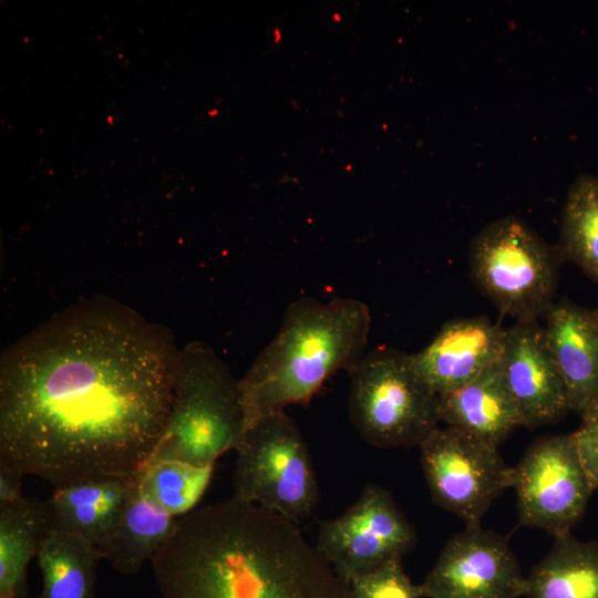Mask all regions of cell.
<instances>
[{"label":"cell","instance_id":"1","mask_svg":"<svg viewBox=\"0 0 598 598\" xmlns=\"http://www.w3.org/2000/svg\"><path fill=\"white\" fill-rule=\"evenodd\" d=\"M181 349L171 331L105 297L12 343L0 362V465L54 488L135 476L165 430Z\"/></svg>","mask_w":598,"mask_h":598},{"label":"cell","instance_id":"2","mask_svg":"<svg viewBox=\"0 0 598 598\" xmlns=\"http://www.w3.org/2000/svg\"><path fill=\"white\" fill-rule=\"evenodd\" d=\"M151 564L163 598H350L297 523L233 497L179 518Z\"/></svg>","mask_w":598,"mask_h":598},{"label":"cell","instance_id":"3","mask_svg":"<svg viewBox=\"0 0 598 598\" xmlns=\"http://www.w3.org/2000/svg\"><path fill=\"white\" fill-rule=\"evenodd\" d=\"M370 323L369 307L354 298L293 300L276 337L238 380L247 429L289 405H307L331 375L349 371L367 352Z\"/></svg>","mask_w":598,"mask_h":598},{"label":"cell","instance_id":"4","mask_svg":"<svg viewBox=\"0 0 598 598\" xmlns=\"http://www.w3.org/2000/svg\"><path fill=\"white\" fill-rule=\"evenodd\" d=\"M247 430L239 383L206 343L179 352L167 423L153 457L216 463L237 450Z\"/></svg>","mask_w":598,"mask_h":598},{"label":"cell","instance_id":"5","mask_svg":"<svg viewBox=\"0 0 598 598\" xmlns=\"http://www.w3.org/2000/svg\"><path fill=\"white\" fill-rule=\"evenodd\" d=\"M348 373L349 417L369 444L419 446L439 426V396L416 371L412 354L378 347Z\"/></svg>","mask_w":598,"mask_h":598},{"label":"cell","instance_id":"6","mask_svg":"<svg viewBox=\"0 0 598 598\" xmlns=\"http://www.w3.org/2000/svg\"><path fill=\"white\" fill-rule=\"evenodd\" d=\"M470 269L474 282L503 313L537 319L554 303L557 248L517 217L486 225L472 240Z\"/></svg>","mask_w":598,"mask_h":598},{"label":"cell","instance_id":"7","mask_svg":"<svg viewBox=\"0 0 598 598\" xmlns=\"http://www.w3.org/2000/svg\"><path fill=\"white\" fill-rule=\"evenodd\" d=\"M236 452L235 499L297 524L311 515L319 499L315 467L298 424L285 410L249 426Z\"/></svg>","mask_w":598,"mask_h":598},{"label":"cell","instance_id":"8","mask_svg":"<svg viewBox=\"0 0 598 598\" xmlns=\"http://www.w3.org/2000/svg\"><path fill=\"white\" fill-rule=\"evenodd\" d=\"M419 447L433 501L466 526L480 525L493 502L512 486V467L497 447L457 430L437 426Z\"/></svg>","mask_w":598,"mask_h":598},{"label":"cell","instance_id":"9","mask_svg":"<svg viewBox=\"0 0 598 598\" xmlns=\"http://www.w3.org/2000/svg\"><path fill=\"white\" fill-rule=\"evenodd\" d=\"M519 523L555 538L570 534L594 492L571 434L537 440L512 467Z\"/></svg>","mask_w":598,"mask_h":598},{"label":"cell","instance_id":"10","mask_svg":"<svg viewBox=\"0 0 598 598\" xmlns=\"http://www.w3.org/2000/svg\"><path fill=\"white\" fill-rule=\"evenodd\" d=\"M416 540L413 526L392 495L368 484L340 516L319 525L316 547L338 576L349 582L394 558H402Z\"/></svg>","mask_w":598,"mask_h":598},{"label":"cell","instance_id":"11","mask_svg":"<svg viewBox=\"0 0 598 598\" xmlns=\"http://www.w3.org/2000/svg\"><path fill=\"white\" fill-rule=\"evenodd\" d=\"M419 589L422 598H519L527 581L507 540L475 525L446 542Z\"/></svg>","mask_w":598,"mask_h":598},{"label":"cell","instance_id":"12","mask_svg":"<svg viewBox=\"0 0 598 598\" xmlns=\"http://www.w3.org/2000/svg\"><path fill=\"white\" fill-rule=\"evenodd\" d=\"M499 365L524 426L558 421L570 411L567 392L537 319L506 329Z\"/></svg>","mask_w":598,"mask_h":598},{"label":"cell","instance_id":"13","mask_svg":"<svg viewBox=\"0 0 598 598\" xmlns=\"http://www.w3.org/2000/svg\"><path fill=\"white\" fill-rule=\"evenodd\" d=\"M505 332L483 316L450 320L412 354L414 367L434 393L451 392L501 360Z\"/></svg>","mask_w":598,"mask_h":598},{"label":"cell","instance_id":"14","mask_svg":"<svg viewBox=\"0 0 598 598\" xmlns=\"http://www.w3.org/2000/svg\"><path fill=\"white\" fill-rule=\"evenodd\" d=\"M545 316L546 344L570 411L582 417L598 408V321L591 309L567 300L554 302Z\"/></svg>","mask_w":598,"mask_h":598},{"label":"cell","instance_id":"15","mask_svg":"<svg viewBox=\"0 0 598 598\" xmlns=\"http://www.w3.org/2000/svg\"><path fill=\"white\" fill-rule=\"evenodd\" d=\"M135 476L90 478L54 488L45 499L49 529L78 535L100 551L125 508Z\"/></svg>","mask_w":598,"mask_h":598},{"label":"cell","instance_id":"16","mask_svg":"<svg viewBox=\"0 0 598 598\" xmlns=\"http://www.w3.org/2000/svg\"><path fill=\"white\" fill-rule=\"evenodd\" d=\"M439 396V417L445 426L497 447L523 425L499 361L466 384Z\"/></svg>","mask_w":598,"mask_h":598},{"label":"cell","instance_id":"17","mask_svg":"<svg viewBox=\"0 0 598 598\" xmlns=\"http://www.w3.org/2000/svg\"><path fill=\"white\" fill-rule=\"evenodd\" d=\"M177 522L178 518L167 513L138 488L135 478L125 508L100 550L101 557L117 573L134 576L169 538Z\"/></svg>","mask_w":598,"mask_h":598},{"label":"cell","instance_id":"18","mask_svg":"<svg viewBox=\"0 0 598 598\" xmlns=\"http://www.w3.org/2000/svg\"><path fill=\"white\" fill-rule=\"evenodd\" d=\"M48 530L45 499L0 504V598H28V568Z\"/></svg>","mask_w":598,"mask_h":598},{"label":"cell","instance_id":"19","mask_svg":"<svg viewBox=\"0 0 598 598\" xmlns=\"http://www.w3.org/2000/svg\"><path fill=\"white\" fill-rule=\"evenodd\" d=\"M41 598H96L99 549L84 538L49 529L37 553Z\"/></svg>","mask_w":598,"mask_h":598},{"label":"cell","instance_id":"20","mask_svg":"<svg viewBox=\"0 0 598 598\" xmlns=\"http://www.w3.org/2000/svg\"><path fill=\"white\" fill-rule=\"evenodd\" d=\"M526 581L527 598H598V545L570 534L555 538Z\"/></svg>","mask_w":598,"mask_h":598},{"label":"cell","instance_id":"21","mask_svg":"<svg viewBox=\"0 0 598 598\" xmlns=\"http://www.w3.org/2000/svg\"><path fill=\"white\" fill-rule=\"evenodd\" d=\"M556 248L561 261L573 262L598 283V176L581 174L570 185Z\"/></svg>","mask_w":598,"mask_h":598},{"label":"cell","instance_id":"22","mask_svg":"<svg viewBox=\"0 0 598 598\" xmlns=\"http://www.w3.org/2000/svg\"><path fill=\"white\" fill-rule=\"evenodd\" d=\"M215 465L153 457L135 478L138 488L154 503L182 518L196 509L209 487Z\"/></svg>","mask_w":598,"mask_h":598},{"label":"cell","instance_id":"23","mask_svg":"<svg viewBox=\"0 0 598 598\" xmlns=\"http://www.w3.org/2000/svg\"><path fill=\"white\" fill-rule=\"evenodd\" d=\"M350 598H422L402 566V558H394L349 582Z\"/></svg>","mask_w":598,"mask_h":598},{"label":"cell","instance_id":"24","mask_svg":"<svg viewBox=\"0 0 598 598\" xmlns=\"http://www.w3.org/2000/svg\"><path fill=\"white\" fill-rule=\"evenodd\" d=\"M571 439L591 487L598 488V408L582 417Z\"/></svg>","mask_w":598,"mask_h":598},{"label":"cell","instance_id":"25","mask_svg":"<svg viewBox=\"0 0 598 598\" xmlns=\"http://www.w3.org/2000/svg\"><path fill=\"white\" fill-rule=\"evenodd\" d=\"M20 472L0 465V504L19 501L22 494V477Z\"/></svg>","mask_w":598,"mask_h":598},{"label":"cell","instance_id":"26","mask_svg":"<svg viewBox=\"0 0 598 598\" xmlns=\"http://www.w3.org/2000/svg\"><path fill=\"white\" fill-rule=\"evenodd\" d=\"M591 311H592V313H594L595 318H596V319H597V321H598V308H596V309H591Z\"/></svg>","mask_w":598,"mask_h":598}]
</instances>
